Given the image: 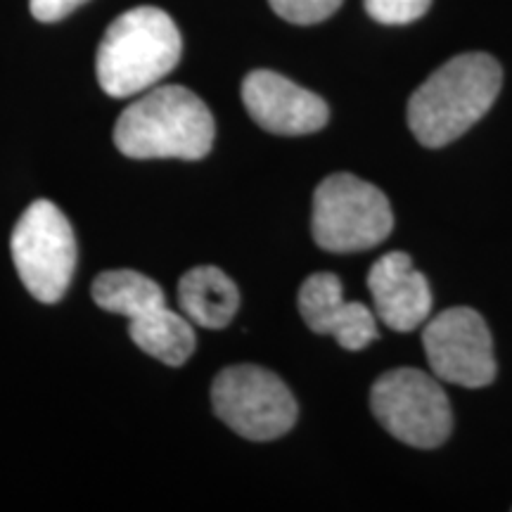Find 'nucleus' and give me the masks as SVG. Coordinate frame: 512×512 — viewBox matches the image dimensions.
I'll return each instance as SVG.
<instances>
[{"mask_svg":"<svg viewBox=\"0 0 512 512\" xmlns=\"http://www.w3.org/2000/svg\"><path fill=\"white\" fill-rule=\"evenodd\" d=\"M503 72L491 55L465 53L448 60L408 102V126L425 147H444L463 136L501 93Z\"/></svg>","mask_w":512,"mask_h":512,"instance_id":"1","label":"nucleus"},{"mask_svg":"<svg viewBox=\"0 0 512 512\" xmlns=\"http://www.w3.org/2000/svg\"><path fill=\"white\" fill-rule=\"evenodd\" d=\"M216 126L204 100L185 86H159L128 105L114 126V143L131 159L207 157Z\"/></svg>","mask_w":512,"mask_h":512,"instance_id":"2","label":"nucleus"},{"mask_svg":"<svg viewBox=\"0 0 512 512\" xmlns=\"http://www.w3.org/2000/svg\"><path fill=\"white\" fill-rule=\"evenodd\" d=\"M183 53L181 31L164 10L140 5L107 27L98 48L100 88L112 98L150 91L176 69Z\"/></svg>","mask_w":512,"mask_h":512,"instance_id":"3","label":"nucleus"},{"mask_svg":"<svg viewBox=\"0 0 512 512\" xmlns=\"http://www.w3.org/2000/svg\"><path fill=\"white\" fill-rule=\"evenodd\" d=\"M394 214L384 192L351 174H332L313 195V240L335 254L366 252L387 240Z\"/></svg>","mask_w":512,"mask_h":512,"instance_id":"4","label":"nucleus"},{"mask_svg":"<svg viewBox=\"0 0 512 512\" xmlns=\"http://www.w3.org/2000/svg\"><path fill=\"white\" fill-rule=\"evenodd\" d=\"M12 261L31 297L60 302L76 268L74 230L60 207L36 200L24 211L12 233Z\"/></svg>","mask_w":512,"mask_h":512,"instance_id":"5","label":"nucleus"},{"mask_svg":"<svg viewBox=\"0 0 512 512\" xmlns=\"http://www.w3.org/2000/svg\"><path fill=\"white\" fill-rule=\"evenodd\" d=\"M370 406L392 437L415 448H437L453 430L451 403L432 375L396 368L373 384Z\"/></svg>","mask_w":512,"mask_h":512,"instance_id":"6","label":"nucleus"},{"mask_svg":"<svg viewBox=\"0 0 512 512\" xmlns=\"http://www.w3.org/2000/svg\"><path fill=\"white\" fill-rule=\"evenodd\" d=\"M214 411L240 437L271 441L287 434L297 422V401L287 384L259 366L221 370L211 387Z\"/></svg>","mask_w":512,"mask_h":512,"instance_id":"7","label":"nucleus"},{"mask_svg":"<svg viewBox=\"0 0 512 512\" xmlns=\"http://www.w3.org/2000/svg\"><path fill=\"white\" fill-rule=\"evenodd\" d=\"M422 344L439 380L467 389L496 380L494 339L475 309L456 306L437 313L422 332Z\"/></svg>","mask_w":512,"mask_h":512,"instance_id":"8","label":"nucleus"},{"mask_svg":"<svg viewBox=\"0 0 512 512\" xmlns=\"http://www.w3.org/2000/svg\"><path fill=\"white\" fill-rule=\"evenodd\" d=\"M242 102L249 117L278 136H306L328 124V105L285 76L256 69L242 81Z\"/></svg>","mask_w":512,"mask_h":512,"instance_id":"9","label":"nucleus"},{"mask_svg":"<svg viewBox=\"0 0 512 512\" xmlns=\"http://www.w3.org/2000/svg\"><path fill=\"white\" fill-rule=\"evenodd\" d=\"M299 313L316 335L335 337L347 351L366 349L377 339L375 313L361 302L344 297L335 273H313L299 290Z\"/></svg>","mask_w":512,"mask_h":512,"instance_id":"10","label":"nucleus"},{"mask_svg":"<svg viewBox=\"0 0 512 512\" xmlns=\"http://www.w3.org/2000/svg\"><path fill=\"white\" fill-rule=\"evenodd\" d=\"M368 290L375 313L387 328L411 332L432 313V290L427 278L415 271L406 252H389L368 273Z\"/></svg>","mask_w":512,"mask_h":512,"instance_id":"11","label":"nucleus"},{"mask_svg":"<svg viewBox=\"0 0 512 512\" xmlns=\"http://www.w3.org/2000/svg\"><path fill=\"white\" fill-rule=\"evenodd\" d=\"M178 304L200 328L223 330L238 313L240 290L221 268L197 266L178 283Z\"/></svg>","mask_w":512,"mask_h":512,"instance_id":"12","label":"nucleus"},{"mask_svg":"<svg viewBox=\"0 0 512 512\" xmlns=\"http://www.w3.org/2000/svg\"><path fill=\"white\" fill-rule=\"evenodd\" d=\"M128 332L145 354L166 366H183L195 351V330L188 318L174 313L169 306H159L145 316L133 318Z\"/></svg>","mask_w":512,"mask_h":512,"instance_id":"13","label":"nucleus"},{"mask_svg":"<svg viewBox=\"0 0 512 512\" xmlns=\"http://www.w3.org/2000/svg\"><path fill=\"white\" fill-rule=\"evenodd\" d=\"M93 299L100 309L128 320L166 306L164 292L155 280L138 271H105L93 283Z\"/></svg>","mask_w":512,"mask_h":512,"instance_id":"14","label":"nucleus"},{"mask_svg":"<svg viewBox=\"0 0 512 512\" xmlns=\"http://www.w3.org/2000/svg\"><path fill=\"white\" fill-rule=\"evenodd\" d=\"M273 12L290 24H318L335 15L342 0H268Z\"/></svg>","mask_w":512,"mask_h":512,"instance_id":"15","label":"nucleus"},{"mask_svg":"<svg viewBox=\"0 0 512 512\" xmlns=\"http://www.w3.org/2000/svg\"><path fill=\"white\" fill-rule=\"evenodd\" d=\"M432 0H366L368 15L380 24H411L430 10Z\"/></svg>","mask_w":512,"mask_h":512,"instance_id":"16","label":"nucleus"},{"mask_svg":"<svg viewBox=\"0 0 512 512\" xmlns=\"http://www.w3.org/2000/svg\"><path fill=\"white\" fill-rule=\"evenodd\" d=\"M86 0H31V15H34L38 22H60L67 15H72L76 8Z\"/></svg>","mask_w":512,"mask_h":512,"instance_id":"17","label":"nucleus"}]
</instances>
